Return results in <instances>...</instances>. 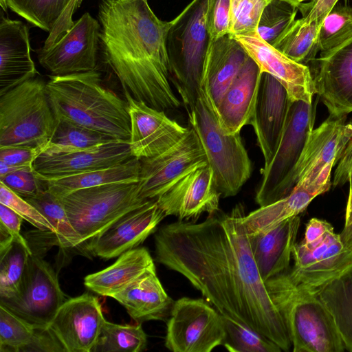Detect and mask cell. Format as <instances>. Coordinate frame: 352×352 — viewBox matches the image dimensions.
Instances as JSON below:
<instances>
[{
    "label": "cell",
    "instance_id": "31",
    "mask_svg": "<svg viewBox=\"0 0 352 352\" xmlns=\"http://www.w3.org/2000/svg\"><path fill=\"white\" fill-rule=\"evenodd\" d=\"M140 166V160L132 157L109 168L41 181L46 189L60 198L78 190L107 184L138 182Z\"/></svg>",
    "mask_w": 352,
    "mask_h": 352
},
{
    "label": "cell",
    "instance_id": "49",
    "mask_svg": "<svg viewBox=\"0 0 352 352\" xmlns=\"http://www.w3.org/2000/svg\"><path fill=\"white\" fill-rule=\"evenodd\" d=\"M82 0H72L65 11L60 15L53 29L49 32V35L45 41V44L50 47L56 43L60 38L68 32L74 21L72 16L75 10L80 6Z\"/></svg>",
    "mask_w": 352,
    "mask_h": 352
},
{
    "label": "cell",
    "instance_id": "22",
    "mask_svg": "<svg viewBox=\"0 0 352 352\" xmlns=\"http://www.w3.org/2000/svg\"><path fill=\"white\" fill-rule=\"evenodd\" d=\"M132 157L129 142L114 141L69 153L41 154L33 168L39 179L49 180L109 168Z\"/></svg>",
    "mask_w": 352,
    "mask_h": 352
},
{
    "label": "cell",
    "instance_id": "13",
    "mask_svg": "<svg viewBox=\"0 0 352 352\" xmlns=\"http://www.w3.org/2000/svg\"><path fill=\"white\" fill-rule=\"evenodd\" d=\"M100 32L98 20L85 12L56 43L36 51L38 60L53 76L95 70L100 44Z\"/></svg>",
    "mask_w": 352,
    "mask_h": 352
},
{
    "label": "cell",
    "instance_id": "38",
    "mask_svg": "<svg viewBox=\"0 0 352 352\" xmlns=\"http://www.w3.org/2000/svg\"><path fill=\"white\" fill-rule=\"evenodd\" d=\"M352 41V6H337L322 22L318 36L320 57H325Z\"/></svg>",
    "mask_w": 352,
    "mask_h": 352
},
{
    "label": "cell",
    "instance_id": "36",
    "mask_svg": "<svg viewBox=\"0 0 352 352\" xmlns=\"http://www.w3.org/2000/svg\"><path fill=\"white\" fill-rule=\"evenodd\" d=\"M147 345V336L141 324H119L104 319L91 352H141Z\"/></svg>",
    "mask_w": 352,
    "mask_h": 352
},
{
    "label": "cell",
    "instance_id": "54",
    "mask_svg": "<svg viewBox=\"0 0 352 352\" xmlns=\"http://www.w3.org/2000/svg\"><path fill=\"white\" fill-rule=\"evenodd\" d=\"M352 219V184L349 185V193L345 212V222L349 223Z\"/></svg>",
    "mask_w": 352,
    "mask_h": 352
},
{
    "label": "cell",
    "instance_id": "46",
    "mask_svg": "<svg viewBox=\"0 0 352 352\" xmlns=\"http://www.w3.org/2000/svg\"><path fill=\"white\" fill-rule=\"evenodd\" d=\"M231 0H209L206 23L212 40L230 32Z\"/></svg>",
    "mask_w": 352,
    "mask_h": 352
},
{
    "label": "cell",
    "instance_id": "32",
    "mask_svg": "<svg viewBox=\"0 0 352 352\" xmlns=\"http://www.w3.org/2000/svg\"><path fill=\"white\" fill-rule=\"evenodd\" d=\"M313 294L332 316L345 350L352 352V265Z\"/></svg>",
    "mask_w": 352,
    "mask_h": 352
},
{
    "label": "cell",
    "instance_id": "4",
    "mask_svg": "<svg viewBox=\"0 0 352 352\" xmlns=\"http://www.w3.org/2000/svg\"><path fill=\"white\" fill-rule=\"evenodd\" d=\"M209 0H192L173 20L166 41L170 80L186 109L200 96L204 64L212 41L206 23Z\"/></svg>",
    "mask_w": 352,
    "mask_h": 352
},
{
    "label": "cell",
    "instance_id": "9",
    "mask_svg": "<svg viewBox=\"0 0 352 352\" xmlns=\"http://www.w3.org/2000/svg\"><path fill=\"white\" fill-rule=\"evenodd\" d=\"M293 267L268 279L267 287L288 292L314 293L352 265V251L344 246L333 228L319 242L306 245L296 243Z\"/></svg>",
    "mask_w": 352,
    "mask_h": 352
},
{
    "label": "cell",
    "instance_id": "52",
    "mask_svg": "<svg viewBox=\"0 0 352 352\" xmlns=\"http://www.w3.org/2000/svg\"><path fill=\"white\" fill-rule=\"evenodd\" d=\"M339 0H314L309 5L310 7L306 14L302 17L307 21H316L320 23L323 21L326 16L336 6Z\"/></svg>",
    "mask_w": 352,
    "mask_h": 352
},
{
    "label": "cell",
    "instance_id": "56",
    "mask_svg": "<svg viewBox=\"0 0 352 352\" xmlns=\"http://www.w3.org/2000/svg\"><path fill=\"white\" fill-rule=\"evenodd\" d=\"M0 6L2 10L5 12L8 10V0H0Z\"/></svg>",
    "mask_w": 352,
    "mask_h": 352
},
{
    "label": "cell",
    "instance_id": "35",
    "mask_svg": "<svg viewBox=\"0 0 352 352\" xmlns=\"http://www.w3.org/2000/svg\"><path fill=\"white\" fill-rule=\"evenodd\" d=\"M57 120L53 137L43 154L53 155L119 141L111 136L65 120Z\"/></svg>",
    "mask_w": 352,
    "mask_h": 352
},
{
    "label": "cell",
    "instance_id": "21",
    "mask_svg": "<svg viewBox=\"0 0 352 352\" xmlns=\"http://www.w3.org/2000/svg\"><path fill=\"white\" fill-rule=\"evenodd\" d=\"M292 100L285 87L275 77L262 72L257 98L249 124L254 129L264 159L272 161L287 120Z\"/></svg>",
    "mask_w": 352,
    "mask_h": 352
},
{
    "label": "cell",
    "instance_id": "51",
    "mask_svg": "<svg viewBox=\"0 0 352 352\" xmlns=\"http://www.w3.org/2000/svg\"><path fill=\"white\" fill-rule=\"evenodd\" d=\"M352 167V138L347 144L334 172L333 186H342L348 182L349 174Z\"/></svg>",
    "mask_w": 352,
    "mask_h": 352
},
{
    "label": "cell",
    "instance_id": "14",
    "mask_svg": "<svg viewBox=\"0 0 352 352\" xmlns=\"http://www.w3.org/2000/svg\"><path fill=\"white\" fill-rule=\"evenodd\" d=\"M140 162L138 188L140 197L146 201L156 200L186 174L208 164L199 138L191 127L175 146Z\"/></svg>",
    "mask_w": 352,
    "mask_h": 352
},
{
    "label": "cell",
    "instance_id": "47",
    "mask_svg": "<svg viewBox=\"0 0 352 352\" xmlns=\"http://www.w3.org/2000/svg\"><path fill=\"white\" fill-rule=\"evenodd\" d=\"M46 147L6 146L0 148V162L18 168L33 167Z\"/></svg>",
    "mask_w": 352,
    "mask_h": 352
},
{
    "label": "cell",
    "instance_id": "16",
    "mask_svg": "<svg viewBox=\"0 0 352 352\" xmlns=\"http://www.w3.org/2000/svg\"><path fill=\"white\" fill-rule=\"evenodd\" d=\"M131 124L129 141L133 157L141 160L159 155L177 144L187 134L185 127L124 91Z\"/></svg>",
    "mask_w": 352,
    "mask_h": 352
},
{
    "label": "cell",
    "instance_id": "37",
    "mask_svg": "<svg viewBox=\"0 0 352 352\" xmlns=\"http://www.w3.org/2000/svg\"><path fill=\"white\" fill-rule=\"evenodd\" d=\"M32 250L13 238L0 242V298L18 291Z\"/></svg>",
    "mask_w": 352,
    "mask_h": 352
},
{
    "label": "cell",
    "instance_id": "2",
    "mask_svg": "<svg viewBox=\"0 0 352 352\" xmlns=\"http://www.w3.org/2000/svg\"><path fill=\"white\" fill-rule=\"evenodd\" d=\"M98 20L106 62L124 91L159 110L179 108L166 46L173 21L160 20L148 0H100Z\"/></svg>",
    "mask_w": 352,
    "mask_h": 352
},
{
    "label": "cell",
    "instance_id": "23",
    "mask_svg": "<svg viewBox=\"0 0 352 352\" xmlns=\"http://www.w3.org/2000/svg\"><path fill=\"white\" fill-rule=\"evenodd\" d=\"M317 61L312 75L316 94L330 116H346L352 112V41Z\"/></svg>",
    "mask_w": 352,
    "mask_h": 352
},
{
    "label": "cell",
    "instance_id": "19",
    "mask_svg": "<svg viewBox=\"0 0 352 352\" xmlns=\"http://www.w3.org/2000/svg\"><path fill=\"white\" fill-rule=\"evenodd\" d=\"M166 217L156 200H150L111 224L87 247V254L104 259L138 248Z\"/></svg>",
    "mask_w": 352,
    "mask_h": 352
},
{
    "label": "cell",
    "instance_id": "28",
    "mask_svg": "<svg viewBox=\"0 0 352 352\" xmlns=\"http://www.w3.org/2000/svg\"><path fill=\"white\" fill-rule=\"evenodd\" d=\"M261 71L250 56L234 78L216 109L222 129L229 134L240 133L250 124L254 109Z\"/></svg>",
    "mask_w": 352,
    "mask_h": 352
},
{
    "label": "cell",
    "instance_id": "40",
    "mask_svg": "<svg viewBox=\"0 0 352 352\" xmlns=\"http://www.w3.org/2000/svg\"><path fill=\"white\" fill-rule=\"evenodd\" d=\"M226 336L223 346L230 352H280L274 341L245 325L223 316Z\"/></svg>",
    "mask_w": 352,
    "mask_h": 352
},
{
    "label": "cell",
    "instance_id": "33",
    "mask_svg": "<svg viewBox=\"0 0 352 352\" xmlns=\"http://www.w3.org/2000/svg\"><path fill=\"white\" fill-rule=\"evenodd\" d=\"M320 25L304 17L295 19L271 45L294 61L306 65L315 60L318 52Z\"/></svg>",
    "mask_w": 352,
    "mask_h": 352
},
{
    "label": "cell",
    "instance_id": "55",
    "mask_svg": "<svg viewBox=\"0 0 352 352\" xmlns=\"http://www.w3.org/2000/svg\"><path fill=\"white\" fill-rule=\"evenodd\" d=\"M282 1H287L288 3H290L293 5L298 7L300 5L302 4L303 1H311H311H314V0H282Z\"/></svg>",
    "mask_w": 352,
    "mask_h": 352
},
{
    "label": "cell",
    "instance_id": "3",
    "mask_svg": "<svg viewBox=\"0 0 352 352\" xmlns=\"http://www.w3.org/2000/svg\"><path fill=\"white\" fill-rule=\"evenodd\" d=\"M46 91L56 120L73 122L119 141H129L128 102L103 85L101 74L96 69L51 75Z\"/></svg>",
    "mask_w": 352,
    "mask_h": 352
},
{
    "label": "cell",
    "instance_id": "20",
    "mask_svg": "<svg viewBox=\"0 0 352 352\" xmlns=\"http://www.w3.org/2000/svg\"><path fill=\"white\" fill-rule=\"evenodd\" d=\"M261 72L275 77L285 87L292 100L312 103L316 94L312 74L306 65L290 59L255 32L234 36Z\"/></svg>",
    "mask_w": 352,
    "mask_h": 352
},
{
    "label": "cell",
    "instance_id": "30",
    "mask_svg": "<svg viewBox=\"0 0 352 352\" xmlns=\"http://www.w3.org/2000/svg\"><path fill=\"white\" fill-rule=\"evenodd\" d=\"M153 267V259L148 250L135 248L120 255L107 268L86 276L84 285L100 296L112 298Z\"/></svg>",
    "mask_w": 352,
    "mask_h": 352
},
{
    "label": "cell",
    "instance_id": "25",
    "mask_svg": "<svg viewBox=\"0 0 352 352\" xmlns=\"http://www.w3.org/2000/svg\"><path fill=\"white\" fill-rule=\"evenodd\" d=\"M29 31L18 20L1 17L0 96L35 78L38 72L31 57Z\"/></svg>",
    "mask_w": 352,
    "mask_h": 352
},
{
    "label": "cell",
    "instance_id": "12",
    "mask_svg": "<svg viewBox=\"0 0 352 352\" xmlns=\"http://www.w3.org/2000/svg\"><path fill=\"white\" fill-rule=\"evenodd\" d=\"M314 116L312 103L292 101L277 149L262 170V181L255 197L260 206L274 202L277 189L294 168L314 129Z\"/></svg>",
    "mask_w": 352,
    "mask_h": 352
},
{
    "label": "cell",
    "instance_id": "18",
    "mask_svg": "<svg viewBox=\"0 0 352 352\" xmlns=\"http://www.w3.org/2000/svg\"><path fill=\"white\" fill-rule=\"evenodd\" d=\"M221 196L212 169L206 164L183 176L156 201L166 216L197 222L203 213L219 210Z\"/></svg>",
    "mask_w": 352,
    "mask_h": 352
},
{
    "label": "cell",
    "instance_id": "48",
    "mask_svg": "<svg viewBox=\"0 0 352 352\" xmlns=\"http://www.w3.org/2000/svg\"><path fill=\"white\" fill-rule=\"evenodd\" d=\"M23 220L14 210L0 203V236H11L31 250L27 239L21 234Z\"/></svg>",
    "mask_w": 352,
    "mask_h": 352
},
{
    "label": "cell",
    "instance_id": "15",
    "mask_svg": "<svg viewBox=\"0 0 352 352\" xmlns=\"http://www.w3.org/2000/svg\"><path fill=\"white\" fill-rule=\"evenodd\" d=\"M351 138L352 121L346 123V116H329L313 129L296 165L277 189L274 202L287 196L303 177L316 179L326 166L336 165Z\"/></svg>",
    "mask_w": 352,
    "mask_h": 352
},
{
    "label": "cell",
    "instance_id": "44",
    "mask_svg": "<svg viewBox=\"0 0 352 352\" xmlns=\"http://www.w3.org/2000/svg\"><path fill=\"white\" fill-rule=\"evenodd\" d=\"M0 203L10 207L38 230L50 231L54 234L52 226L38 209L1 182H0Z\"/></svg>",
    "mask_w": 352,
    "mask_h": 352
},
{
    "label": "cell",
    "instance_id": "26",
    "mask_svg": "<svg viewBox=\"0 0 352 352\" xmlns=\"http://www.w3.org/2000/svg\"><path fill=\"white\" fill-rule=\"evenodd\" d=\"M249 55L230 34L211 41L206 58L201 91L216 109Z\"/></svg>",
    "mask_w": 352,
    "mask_h": 352
},
{
    "label": "cell",
    "instance_id": "8",
    "mask_svg": "<svg viewBox=\"0 0 352 352\" xmlns=\"http://www.w3.org/2000/svg\"><path fill=\"white\" fill-rule=\"evenodd\" d=\"M267 289L283 317L294 352L345 350L332 316L314 294Z\"/></svg>",
    "mask_w": 352,
    "mask_h": 352
},
{
    "label": "cell",
    "instance_id": "29",
    "mask_svg": "<svg viewBox=\"0 0 352 352\" xmlns=\"http://www.w3.org/2000/svg\"><path fill=\"white\" fill-rule=\"evenodd\" d=\"M112 298L126 309L136 323L140 324L166 320L169 317L174 302L157 277L155 267Z\"/></svg>",
    "mask_w": 352,
    "mask_h": 352
},
{
    "label": "cell",
    "instance_id": "39",
    "mask_svg": "<svg viewBox=\"0 0 352 352\" xmlns=\"http://www.w3.org/2000/svg\"><path fill=\"white\" fill-rule=\"evenodd\" d=\"M71 1L8 0V6L29 23L50 32Z\"/></svg>",
    "mask_w": 352,
    "mask_h": 352
},
{
    "label": "cell",
    "instance_id": "50",
    "mask_svg": "<svg viewBox=\"0 0 352 352\" xmlns=\"http://www.w3.org/2000/svg\"><path fill=\"white\" fill-rule=\"evenodd\" d=\"M333 228L325 220L312 218L307 223L305 237L301 241L306 245H311L321 241Z\"/></svg>",
    "mask_w": 352,
    "mask_h": 352
},
{
    "label": "cell",
    "instance_id": "42",
    "mask_svg": "<svg viewBox=\"0 0 352 352\" xmlns=\"http://www.w3.org/2000/svg\"><path fill=\"white\" fill-rule=\"evenodd\" d=\"M297 6L282 0H271L260 17L257 33L272 44L296 19Z\"/></svg>",
    "mask_w": 352,
    "mask_h": 352
},
{
    "label": "cell",
    "instance_id": "43",
    "mask_svg": "<svg viewBox=\"0 0 352 352\" xmlns=\"http://www.w3.org/2000/svg\"><path fill=\"white\" fill-rule=\"evenodd\" d=\"M271 0H231L230 32L232 36L256 32L261 14Z\"/></svg>",
    "mask_w": 352,
    "mask_h": 352
},
{
    "label": "cell",
    "instance_id": "41",
    "mask_svg": "<svg viewBox=\"0 0 352 352\" xmlns=\"http://www.w3.org/2000/svg\"><path fill=\"white\" fill-rule=\"evenodd\" d=\"M35 329L0 305V351H25L32 342Z\"/></svg>",
    "mask_w": 352,
    "mask_h": 352
},
{
    "label": "cell",
    "instance_id": "24",
    "mask_svg": "<svg viewBox=\"0 0 352 352\" xmlns=\"http://www.w3.org/2000/svg\"><path fill=\"white\" fill-rule=\"evenodd\" d=\"M334 166H326L314 181L301 179L287 196L245 215L243 222L248 235L267 231L304 212L315 197L329 190Z\"/></svg>",
    "mask_w": 352,
    "mask_h": 352
},
{
    "label": "cell",
    "instance_id": "27",
    "mask_svg": "<svg viewBox=\"0 0 352 352\" xmlns=\"http://www.w3.org/2000/svg\"><path fill=\"white\" fill-rule=\"evenodd\" d=\"M300 223V216L296 215L267 231L249 235L253 257L264 283L289 269Z\"/></svg>",
    "mask_w": 352,
    "mask_h": 352
},
{
    "label": "cell",
    "instance_id": "57",
    "mask_svg": "<svg viewBox=\"0 0 352 352\" xmlns=\"http://www.w3.org/2000/svg\"><path fill=\"white\" fill-rule=\"evenodd\" d=\"M348 182L349 183V185L352 184V167L349 174Z\"/></svg>",
    "mask_w": 352,
    "mask_h": 352
},
{
    "label": "cell",
    "instance_id": "5",
    "mask_svg": "<svg viewBox=\"0 0 352 352\" xmlns=\"http://www.w3.org/2000/svg\"><path fill=\"white\" fill-rule=\"evenodd\" d=\"M186 110L190 127L199 138L221 196H235L252 173V162L240 133L224 131L201 89L195 104Z\"/></svg>",
    "mask_w": 352,
    "mask_h": 352
},
{
    "label": "cell",
    "instance_id": "6",
    "mask_svg": "<svg viewBox=\"0 0 352 352\" xmlns=\"http://www.w3.org/2000/svg\"><path fill=\"white\" fill-rule=\"evenodd\" d=\"M56 124L42 79L33 78L0 96V148L46 147Z\"/></svg>",
    "mask_w": 352,
    "mask_h": 352
},
{
    "label": "cell",
    "instance_id": "7",
    "mask_svg": "<svg viewBox=\"0 0 352 352\" xmlns=\"http://www.w3.org/2000/svg\"><path fill=\"white\" fill-rule=\"evenodd\" d=\"M59 199L86 254L88 245L111 224L148 201L140 197L138 182L80 189Z\"/></svg>",
    "mask_w": 352,
    "mask_h": 352
},
{
    "label": "cell",
    "instance_id": "10",
    "mask_svg": "<svg viewBox=\"0 0 352 352\" xmlns=\"http://www.w3.org/2000/svg\"><path fill=\"white\" fill-rule=\"evenodd\" d=\"M66 300L54 270L43 254L32 252L17 292L0 305L35 329H46Z\"/></svg>",
    "mask_w": 352,
    "mask_h": 352
},
{
    "label": "cell",
    "instance_id": "1",
    "mask_svg": "<svg viewBox=\"0 0 352 352\" xmlns=\"http://www.w3.org/2000/svg\"><path fill=\"white\" fill-rule=\"evenodd\" d=\"M244 207L201 223L177 221L155 234V260L184 277L224 317L243 323L284 351L292 342L253 257Z\"/></svg>",
    "mask_w": 352,
    "mask_h": 352
},
{
    "label": "cell",
    "instance_id": "45",
    "mask_svg": "<svg viewBox=\"0 0 352 352\" xmlns=\"http://www.w3.org/2000/svg\"><path fill=\"white\" fill-rule=\"evenodd\" d=\"M0 182L23 198L34 197L45 188L33 167L21 168L0 177Z\"/></svg>",
    "mask_w": 352,
    "mask_h": 352
},
{
    "label": "cell",
    "instance_id": "11",
    "mask_svg": "<svg viewBox=\"0 0 352 352\" xmlns=\"http://www.w3.org/2000/svg\"><path fill=\"white\" fill-rule=\"evenodd\" d=\"M223 316L204 298L174 301L166 324L165 346L173 352H210L223 345Z\"/></svg>",
    "mask_w": 352,
    "mask_h": 352
},
{
    "label": "cell",
    "instance_id": "34",
    "mask_svg": "<svg viewBox=\"0 0 352 352\" xmlns=\"http://www.w3.org/2000/svg\"><path fill=\"white\" fill-rule=\"evenodd\" d=\"M24 199L38 209L51 223L60 248L78 250L83 254L80 238L72 226L59 198L45 188L36 195Z\"/></svg>",
    "mask_w": 352,
    "mask_h": 352
},
{
    "label": "cell",
    "instance_id": "53",
    "mask_svg": "<svg viewBox=\"0 0 352 352\" xmlns=\"http://www.w3.org/2000/svg\"><path fill=\"white\" fill-rule=\"evenodd\" d=\"M340 236L344 246L352 251V219L349 223H344Z\"/></svg>",
    "mask_w": 352,
    "mask_h": 352
},
{
    "label": "cell",
    "instance_id": "17",
    "mask_svg": "<svg viewBox=\"0 0 352 352\" xmlns=\"http://www.w3.org/2000/svg\"><path fill=\"white\" fill-rule=\"evenodd\" d=\"M104 318L98 297L89 293L67 299L48 330L66 352H91Z\"/></svg>",
    "mask_w": 352,
    "mask_h": 352
}]
</instances>
